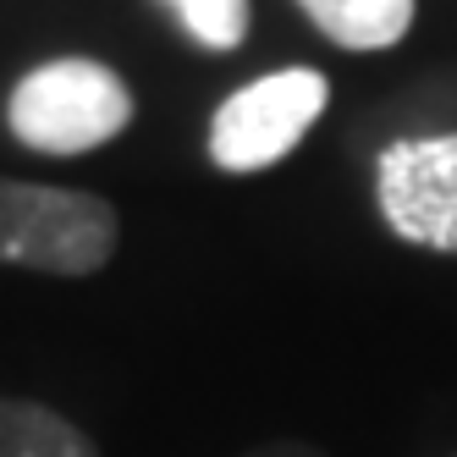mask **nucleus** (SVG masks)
<instances>
[{"label": "nucleus", "mask_w": 457, "mask_h": 457, "mask_svg": "<svg viewBox=\"0 0 457 457\" xmlns=\"http://www.w3.org/2000/svg\"><path fill=\"white\" fill-rule=\"evenodd\" d=\"M133 88L94 55H55L28 67L6 94V127L22 149L78 160L133 127Z\"/></svg>", "instance_id": "obj_1"}, {"label": "nucleus", "mask_w": 457, "mask_h": 457, "mask_svg": "<svg viewBox=\"0 0 457 457\" xmlns=\"http://www.w3.org/2000/svg\"><path fill=\"white\" fill-rule=\"evenodd\" d=\"M116 237L121 220L100 193L0 177V265L39 276H94L116 259Z\"/></svg>", "instance_id": "obj_2"}, {"label": "nucleus", "mask_w": 457, "mask_h": 457, "mask_svg": "<svg viewBox=\"0 0 457 457\" xmlns=\"http://www.w3.org/2000/svg\"><path fill=\"white\" fill-rule=\"evenodd\" d=\"M331 105V83L314 67H276L232 88L210 116V160L226 177L270 171L298 149Z\"/></svg>", "instance_id": "obj_3"}, {"label": "nucleus", "mask_w": 457, "mask_h": 457, "mask_svg": "<svg viewBox=\"0 0 457 457\" xmlns=\"http://www.w3.org/2000/svg\"><path fill=\"white\" fill-rule=\"evenodd\" d=\"M375 204L397 243L457 259V133L386 144L375 160Z\"/></svg>", "instance_id": "obj_4"}, {"label": "nucleus", "mask_w": 457, "mask_h": 457, "mask_svg": "<svg viewBox=\"0 0 457 457\" xmlns=\"http://www.w3.org/2000/svg\"><path fill=\"white\" fill-rule=\"evenodd\" d=\"M298 12L320 28L337 50L375 55L408 39L419 0H298Z\"/></svg>", "instance_id": "obj_5"}, {"label": "nucleus", "mask_w": 457, "mask_h": 457, "mask_svg": "<svg viewBox=\"0 0 457 457\" xmlns=\"http://www.w3.org/2000/svg\"><path fill=\"white\" fill-rule=\"evenodd\" d=\"M0 457H100L67 413L28 397H0Z\"/></svg>", "instance_id": "obj_6"}, {"label": "nucleus", "mask_w": 457, "mask_h": 457, "mask_svg": "<svg viewBox=\"0 0 457 457\" xmlns=\"http://www.w3.org/2000/svg\"><path fill=\"white\" fill-rule=\"evenodd\" d=\"M177 28L199 45V50H215V55H232L248 45V22H253V6L248 0H160Z\"/></svg>", "instance_id": "obj_7"}, {"label": "nucleus", "mask_w": 457, "mask_h": 457, "mask_svg": "<svg viewBox=\"0 0 457 457\" xmlns=\"http://www.w3.org/2000/svg\"><path fill=\"white\" fill-rule=\"evenodd\" d=\"M237 457H325V452L309 446V441H265V446H248Z\"/></svg>", "instance_id": "obj_8"}]
</instances>
